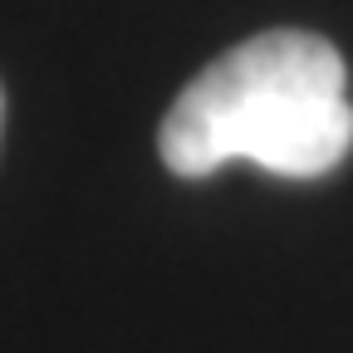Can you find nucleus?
Instances as JSON below:
<instances>
[{
  "mask_svg": "<svg viewBox=\"0 0 353 353\" xmlns=\"http://www.w3.org/2000/svg\"><path fill=\"white\" fill-rule=\"evenodd\" d=\"M353 148L343 54L309 30H265L211 59L167 108L157 152L176 176H206L236 157L275 172H334Z\"/></svg>",
  "mask_w": 353,
  "mask_h": 353,
  "instance_id": "obj_1",
  "label": "nucleus"
}]
</instances>
